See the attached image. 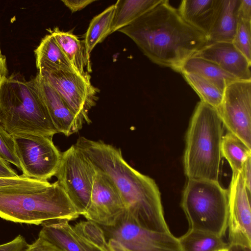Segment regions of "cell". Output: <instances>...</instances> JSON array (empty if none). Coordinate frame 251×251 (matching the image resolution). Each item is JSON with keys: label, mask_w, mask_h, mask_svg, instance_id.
I'll use <instances>...</instances> for the list:
<instances>
[{"label": "cell", "mask_w": 251, "mask_h": 251, "mask_svg": "<svg viewBox=\"0 0 251 251\" xmlns=\"http://www.w3.org/2000/svg\"><path fill=\"white\" fill-rule=\"evenodd\" d=\"M161 0H119L115 9L111 34L129 25Z\"/></svg>", "instance_id": "cell-22"}, {"label": "cell", "mask_w": 251, "mask_h": 251, "mask_svg": "<svg viewBox=\"0 0 251 251\" xmlns=\"http://www.w3.org/2000/svg\"><path fill=\"white\" fill-rule=\"evenodd\" d=\"M227 249L228 251H251V249L239 245L228 244Z\"/></svg>", "instance_id": "cell-38"}, {"label": "cell", "mask_w": 251, "mask_h": 251, "mask_svg": "<svg viewBox=\"0 0 251 251\" xmlns=\"http://www.w3.org/2000/svg\"><path fill=\"white\" fill-rule=\"evenodd\" d=\"M34 53L38 72L54 70L76 72L61 51L53 36L50 33L42 39Z\"/></svg>", "instance_id": "cell-20"}, {"label": "cell", "mask_w": 251, "mask_h": 251, "mask_svg": "<svg viewBox=\"0 0 251 251\" xmlns=\"http://www.w3.org/2000/svg\"><path fill=\"white\" fill-rule=\"evenodd\" d=\"M22 251H61L54 246L49 243L43 238L38 237L31 244L27 246Z\"/></svg>", "instance_id": "cell-31"}, {"label": "cell", "mask_w": 251, "mask_h": 251, "mask_svg": "<svg viewBox=\"0 0 251 251\" xmlns=\"http://www.w3.org/2000/svg\"><path fill=\"white\" fill-rule=\"evenodd\" d=\"M194 56L214 63L238 80H251V61L231 42L209 43Z\"/></svg>", "instance_id": "cell-15"}, {"label": "cell", "mask_w": 251, "mask_h": 251, "mask_svg": "<svg viewBox=\"0 0 251 251\" xmlns=\"http://www.w3.org/2000/svg\"><path fill=\"white\" fill-rule=\"evenodd\" d=\"M227 192L228 244L251 249V193L241 172L232 173Z\"/></svg>", "instance_id": "cell-13"}, {"label": "cell", "mask_w": 251, "mask_h": 251, "mask_svg": "<svg viewBox=\"0 0 251 251\" xmlns=\"http://www.w3.org/2000/svg\"><path fill=\"white\" fill-rule=\"evenodd\" d=\"M48 30L53 36L61 51L78 74L85 75L91 72L84 43L72 32L61 31L57 27Z\"/></svg>", "instance_id": "cell-18"}, {"label": "cell", "mask_w": 251, "mask_h": 251, "mask_svg": "<svg viewBox=\"0 0 251 251\" xmlns=\"http://www.w3.org/2000/svg\"><path fill=\"white\" fill-rule=\"evenodd\" d=\"M183 77L201 98V101L216 109L220 106L223 93L213 84L202 77L191 73H181Z\"/></svg>", "instance_id": "cell-26"}, {"label": "cell", "mask_w": 251, "mask_h": 251, "mask_svg": "<svg viewBox=\"0 0 251 251\" xmlns=\"http://www.w3.org/2000/svg\"><path fill=\"white\" fill-rule=\"evenodd\" d=\"M241 173L244 179L246 188L251 193V156L248 157L244 162Z\"/></svg>", "instance_id": "cell-34"}, {"label": "cell", "mask_w": 251, "mask_h": 251, "mask_svg": "<svg viewBox=\"0 0 251 251\" xmlns=\"http://www.w3.org/2000/svg\"><path fill=\"white\" fill-rule=\"evenodd\" d=\"M240 0H220L214 23L208 35L209 43L232 42L238 22Z\"/></svg>", "instance_id": "cell-19"}, {"label": "cell", "mask_w": 251, "mask_h": 251, "mask_svg": "<svg viewBox=\"0 0 251 251\" xmlns=\"http://www.w3.org/2000/svg\"><path fill=\"white\" fill-rule=\"evenodd\" d=\"M218 251H228L227 249V248H226V249H222V250H219Z\"/></svg>", "instance_id": "cell-39"}, {"label": "cell", "mask_w": 251, "mask_h": 251, "mask_svg": "<svg viewBox=\"0 0 251 251\" xmlns=\"http://www.w3.org/2000/svg\"><path fill=\"white\" fill-rule=\"evenodd\" d=\"M115 9V4H112L91 21L84 40L85 52L88 59H90V54L95 46L111 34Z\"/></svg>", "instance_id": "cell-23"}, {"label": "cell", "mask_w": 251, "mask_h": 251, "mask_svg": "<svg viewBox=\"0 0 251 251\" xmlns=\"http://www.w3.org/2000/svg\"><path fill=\"white\" fill-rule=\"evenodd\" d=\"M28 245L25 238L19 235L12 240L0 245V251H22Z\"/></svg>", "instance_id": "cell-30"}, {"label": "cell", "mask_w": 251, "mask_h": 251, "mask_svg": "<svg viewBox=\"0 0 251 251\" xmlns=\"http://www.w3.org/2000/svg\"><path fill=\"white\" fill-rule=\"evenodd\" d=\"M61 1L72 13L80 11L96 1L95 0H63Z\"/></svg>", "instance_id": "cell-32"}, {"label": "cell", "mask_w": 251, "mask_h": 251, "mask_svg": "<svg viewBox=\"0 0 251 251\" xmlns=\"http://www.w3.org/2000/svg\"><path fill=\"white\" fill-rule=\"evenodd\" d=\"M0 54H1V52L0 44Z\"/></svg>", "instance_id": "cell-40"}, {"label": "cell", "mask_w": 251, "mask_h": 251, "mask_svg": "<svg viewBox=\"0 0 251 251\" xmlns=\"http://www.w3.org/2000/svg\"><path fill=\"white\" fill-rule=\"evenodd\" d=\"M79 216L57 181L0 187V218L5 220L39 225L53 221H70Z\"/></svg>", "instance_id": "cell-3"}, {"label": "cell", "mask_w": 251, "mask_h": 251, "mask_svg": "<svg viewBox=\"0 0 251 251\" xmlns=\"http://www.w3.org/2000/svg\"><path fill=\"white\" fill-rule=\"evenodd\" d=\"M75 145L97 169L113 181L124 203L125 215L144 228L170 232L155 181L130 166L120 149L84 137L79 138Z\"/></svg>", "instance_id": "cell-2"}, {"label": "cell", "mask_w": 251, "mask_h": 251, "mask_svg": "<svg viewBox=\"0 0 251 251\" xmlns=\"http://www.w3.org/2000/svg\"><path fill=\"white\" fill-rule=\"evenodd\" d=\"M37 73L84 123L91 122L89 112L96 104L100 89L92 84L89 74L82 75L75 72L64 70L43 71Z\"/></svg>", "instance_id": "cell-9"}, {"label": "cell", "mask_w": 251, "mask_h": 251, "mask_svg": "<svg viewBox=\"0 0 251 251\" xmlns=\"http://www.w3.org/2000/svg\"><path fill=\"white\" fill-rule=\"evenodd\" d=\"M222 125L217 109L198 102L186 134L183 165L188 179L219 181Z\"/></svg>", "instance_id": "cell-5"}, {"label": "cell", "mask_w": 251, "mask_h": 251, "mask_svg": "<svg viewBox=\"0 0 251 251\" xmlns=\"http://www.w3.org/2000/svg\"><path fill=\"white\" fill-rule=\"evenodd\" d=\"M220 0H184L177 10L190 25L208 37L217 15Z\"/></svg>", "instance_id": "cell-17"}, {"label": "cell", "mask_w": 251, "mask_h": 251, "mask_svg": "<svg viewBox=\"0 0 251 251\" xmlns=\"http://www.w3.org/2000/svg\"><path fill=\"white\" fill-rule=\"evenodd\" d=\"M19 176L9 163L0 158V177H15Z\"/></svg>", "instance_id": "cell-35"}, {"label": "cell", "mask_w": 251, "mask_h": 251, "mask_svg": "<svg viewBox=\"0 0 251 251\" xmlns=\"http://www.w3.org/2000/svg\"><path fill=\"white\" fill-rule=\"evenodd\" d=\"M238 17V19L251 21V0H240Z\"/></svg>", "instance_id": "cell-33"}, {"label": "cell", "mask_w": 251, "mask_h": 251, "mask_svg": "<svg viewBox=\"0 0 251 251\" xmlns=\"http://www.w3.org/2000/svg\"><path fill=\"white\" fill-rule=\"evenodd\" d=\"M109 251H131L113 239L107 240Z\"/></svg>", "instance_id": "cell-37"}, {"label": "cell", "mask_w": 251, "mask_h": 251, "mask_svg": "<svg viewBox=\"0 0 251 251\" xmlns=\"http://www.w3.org/2000/svg\"><path fill=\"white\" fill-rule=\"evenodd\" d=\"M221 153L228 161L232 173L241 172L243 165L251 156V149L238 137L228 132L223 136Z\"/></svg>", "instance_id": "cell-25"}, {"label": "cell", "mask_w": 251, "mask_h": 251, "mask_svg": "<svg viewBox=\"0 0 251 251\" xmlns=\"http://www.w3.org/2000/svg\"><path fill=\"white\" fill-rule=\"evenodd\" d=\"M42 225L38 237L61 251H104L80 235L68 221H53Z\"/></svg>", "instance_id": "cell-16"}, {"label": "cell", "mask_w": 251, "mask_h": 251, "mask_svg": "<svg viewBox=\"0 0 251 251\" xmlns=\"http://www.w3.org/2000/svg\"><path fill=\"white\" fill-rule=\"evenodd\" d=\"M178 239L183 251H218L228 246L222 237L190 229Z\"/></svg>", "instance_id": "cell-24"}, {"label": "cell", "mask_w": 251, "mask_h": 251, "mask_svg": "<svg viewBox=\"0 0 251 251\" xmlns=\"http://www.w3.org/2000/svg\"><path fill=\"white\" fill-rule=\"evenodd\" d=\"M24 176L48 180L54 176L62 152L55 146L52 137L33 133L12 135Z\"/></svg>", "instance_id": "cell-8"}, {"label": "cell", "mask_w": 251, "mask_h": 251, "mask_svg": "<svg viewBox=\"0 0 251 251\" xmlns=\"http://www.w3.org/2000/svg\"><path fill=\"white\" fill-rule=\"evenodd\" d=\"M96 169L90 202L83 216L101 226H112L125 213V204L109 176Z\"/></svg>", "instance_id": "cell-12"}, {"label": "cell", "mask_w": 251, "mask_h": 251, "mask_svg": "<svg viewBox=\"0 0 251 251\" xmlns=\"http://www.w3.org/2000/svg\"><path fill=\"white\" fill-rule=\"evenodd\" d=\"M118 31L132 40L152 62L179 73L185 62L209 43L167 0Z\"/></svg>", "instance_id": "cell-1"}, {"label": "cell", "mask_w": 251, "mask_h": 251, "mask_svg": "<svg viewBox=\"0 0 251 251\" xmlns=\"http://www.w3.org/2000/svg\"><path fill=\"white\" fill-rule=\"evenodd\" d=\"M251 61V21L238 19L236 30L231 42Z\"/></svg>", "instance_id": "cell-28"}, {"label": "cell", "mask_w": 251, "mask_h": 251, "mask_svg": "<svg viewBox=\"0 0 251 251\" xmlns=\"http://www.w3.org/2000/svg\"><path fill=\"white\" fill-rule=\"evenodd\" d=\"M8 76V68L5 55H0V82L5 77Z\"/></svg>", "instance_id": "cell-36"}, {"label": "cell", "mask_w": 251, "mask_h": 251, "mask_svg": "<svg viewBox=\"0 0 251 251\" xmlns=\"http://www.w3.org/2000/svg\"><path fill=\"white\" fill-rule=\"evenodd\" d=\"M97 169L75 145L62 152L55 176L80 215L86 212Z\"/></svg>", "instance_id": "cell-7"}, {"label": "cell", "mask_w": 251, "mask_h": 251, "mask_svg": "<svg viewBox=\"0 0 251 251\" xmlns=\"http://www.w3.org/2000/svg\"><path fill=\"white\" fill-rule=\"evenodd\" d=\"M75 229L88 241L104 251H109L108 241L102 228L89 221H81L73 226Z\"/></svg>", "instance_id": "cell-27"}, {"label": "cell", "mask_w": 251, "mask_h": 251, "mask_svg": "<svg viewBox=\"0 0 251 251\" xmlns=\"http://www.w3.org/2000/svg\"><path fill=\"white\" fill-rule=\"evenodd\" d=\"M32 80L58 133L69 136L77 132L84 122L38 73Z\"/></svg>", "instance_id": "cell-14"}, {"label": "cell", "mask_w": 251, "mask_h": 251, "mask_svg": "<svg viewBox=\"0 0 251 251\" xmlns=\"http://www.w3.org/2000/svg\"><path fill=\"white\" fill-rule=\"evenodd\" d=\"M101 227L107 240H115L131 251H183L171 232L144 228L124 213L114 226Z\"/></svg>", "instance_id": "cell-11"}, {"label": "cell", "mask_w": 251, "mask_h": 251, "mask_svg": "<svg viewBox=\"0 0 251 251\" xmlns=\"http://www.w3.org/2000/svg\"><path fill=\"white\" fill-rule=\"evenodd\" d=\"M217 110L228 132L251 149V80H237L228 84Z\"/></svg>", "instance_id": "cell-10"}, {"label": "cell", "mask_w": 251, "mask_h": 251, "mask_svg": "<svg viewBox=\"0 0 251 251\" xmlns=\"http://www.w3.org/2000/svg\"><path fill=\"white\" fill-rule=\"evenodd\" d=\"M181 205L189 229L225 235L227 228L228 192L219 181L188 179Z\"/></svg>", "instance_id": "cell-6"}, {"label": "cell", "mask_w": 251, "mask_h": 251, "mask_svg": "<svg viewBox=\"0 0 251 251\" xmlns=\"http://www.w3.org/2000/svg\"><path fill=\"white\" fill-rule=\"evenodd\" d=\"M0 158L15 165L23 172V168L16 153L13 137L0 125Z\"/></svg>", "instance_id": "cell-29"}, {"label": "cell", "mask_w": 251, "mask_h": 251, "mask_svg": "<svg viewBox=\"0 0 251 251\" xmlns=\"http://www.w3.org/2000/svg\"><path fill=\"white\" fill-rule=\"evenodd\" d=\"M197 74L209 81L224 92L230 83L238 80L214 63L193 56L183 65L180 73Z\"/></svg>", "instance_id": "cell-21"}, {"label": "cell", "mask_w": 251, "mask_h": 251, "mask_svg": "<svg viewBox=\"0 0 251 251\" xmlns=\"http://www.w3.org/2000/svg\"><path fill=\"white\" fill-rule=\"evenodd\" d=\"M0 125L12 135L33 133L52 137L58 133L32 79L21 75L0 82Z\"/></svg>", "instance_id": "cell-4"}]
</instances>
